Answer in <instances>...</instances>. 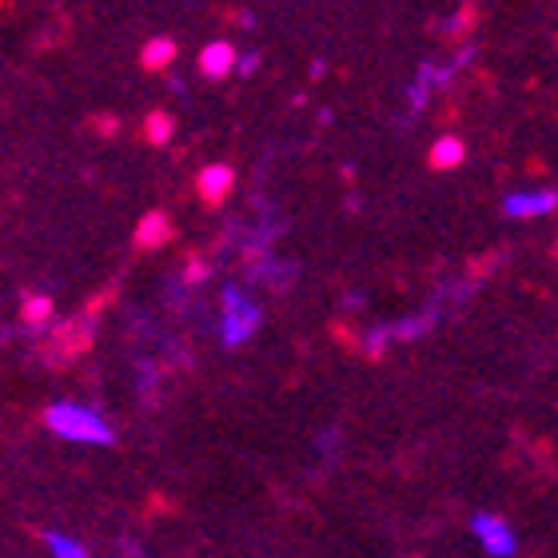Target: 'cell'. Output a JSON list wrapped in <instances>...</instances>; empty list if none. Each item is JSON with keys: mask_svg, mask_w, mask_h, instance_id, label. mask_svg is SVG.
<instances>
[{"mask_svg": "<svg viewBox=\"0 0 558 558\" xmlns=\"http://www.w3.org/2000/svg\"><path fill=\"white\" fill-rule=\"evenodd\" d=\"M471 60H475V45H463L447 60H423L415 69V76L408 81V88H403V117L408 120L423 117V112L435 105V96L447 93V88L471 69Z\"/></svg>", "mask_w": 558, "mask_h": 558, "instance_id": "cell-1", "label": "cell"}, {"mask_svg": "<svg viewBox=\"0 0 558 558\" xmlns=\"http://www.w3.org/2000/svg\"><path fill=\"white\" fill-rule=\"evenodd\" d=\"M45 423L52 435H60L64 442H84V447H108L117 439V430L105 415L88 403H52L45 411Z\"/></svg>", "mask_w": 558, "mask_h": 558, "instance_id": "cell-2", "label": "cell"}, {"mask_svg": "<svg viewBox=\"0 0 558 558\" xmlns=\"http://www.w3.org/2000/svg\"><path fill=\"white\" fill-rule=\"evenodd\" d=\"M264 324V307L247 288L240 283H223L220 288V343L223 348H244Z\"/></svg>", "mask_w": 558, "mask_h": 558, "instance_id": "cell-3", "label": "cell"}, {"mask_svg": "<svg viewBox=\"0 0 558 558\" xmlns=\"http://www.w3.org/2000/svg\"><path fill=\"white\" fill-rule=\"evenodd\" d=\"M439 319H442V295H435V300H430L427 307H418L415 315L367 327V331H363V351H367V355H384V351L396 348V343H415V339L427 336Z\"/></svg>", "mask_w": 558, "mask_h": 558, "instance_id": "cell-4", "label": "cell"}, {"mask_svg": "<svg viewBox=\"0 0 558 558\" xmlns=\"http://www.w3.org/2000/svg\"><path fill=\"white\" fill-rule=\"evenodd\" d=\"M471 538L487 558H514L519 555V531H514L502 514L495 511H475L471 514Z\"/></svg>", "mask_w": 558, "mask_h": 558, "instance_id": "cell-5", "label": "cell"}, {"mask_svg": "<svg viewBox=\"0 0 558 558\" xmlns=\"http://www.w3.org/2000/svg\"><path fill=\"white\" fill-rule=\"evenodd\" d=\"M502 211L511 220H547L558 211V187H519L502 196Z\"/></svg>", "mask_w": 558, "mask_h": 558, "instance_id": "cell-6", "label": "cell"}, {"mask_svg": "<svg viewBox=\"0 0 558 558\" xmlns=\"http://www.w3.org/2000/svg\"><path fill=\"white\" fill-rule=\"evenodd\" d=\"M252 283L256 288H271V291H279V288H291V279L300 276L295 271V264H288V259H279V256H264V259H256L252 264Z\"/></svg>", "mask_w": 558, "mask_h": 558, "instance_id": "cell-7", "label": "cell"}, {"mask_svg": "<svg viewBox=\"0 0 558 558\" xmlns=\"http://www.w3.org/2000/svg\"><path fill=\"white\" fill-rule=\"evenodd\" d=\"M235 52L228 40H216V45H208L204 52H199V72L208 76V81H223V76H232L235 72Z\"/></svg>", "mask_w": 558, "mask_h": 558, "instance_id": "cell-8", "label": "cell"}, {"mask_svg": "<svg viewBox=\"0 0 558 558\" xmlns=\"http://www.w3.org/2000/svg\"><path fill=\"white\" fill-rule=\"evenodd\" d=\"M232 184H235V175L228 163H211V168L199 172V192H204V199H223Z\"/></svg>", "mask_w": 558, "mask_h": 558, "instance_id": "cell-9", "label": "cell"}, {"mask_svg": "<svg viewBox=\"0 0 558 558\" xmlns=\"http://www.w3.org/2000/svg\"><path fill=\"white\" fill-rule=\"evenodd\" d=\"M45 547L52 558H93L81 538L69 535V531H45Z\"/></svg>", "mask_w": 558, "mask_h": 558, "instance_id": "cell-10", "label": "cell"}, {"mask_svg": "<svg viewBox=\"0 0 558 558\" xmlns=\"http://www.w3.org/2000/svg\"><path fill=\"white\" fill-rule=\"evenodd\" d=\"M466 148L459 136H439L435 140V148H430V163L435 168H454V163H463Z\"/></svg>", "mask_w": 558, "mask_h": 558, "instance_id": "cell-11", "label": "cell"}, {"mask_svg": "<svg viewBox=\"0 0 558 558\" xmlns=\"http://www.w3.org/2000/svg\"><path fill=\"white\" fill-rule=\"evenodd\" d=\"M172 57H175V45L168 36H156V40L144 48V64H148V69H163V64H172Z\"/></svg>", "mask_w": 558, "mask_h": 558, "instance_id": "cell-12", "label": "cell"}, {"mask_svg": "<svg viewBox=\"0 0 558 558\" xmlns=\"http://www.w3.org/2000/svg\"><path fill=\"white\" fill-rule=\"evenodd\" d=\"M48 315H52V303L45 300V295H36V300H28L24 303V319H28V324H45Z\"/></svg>", "mask_w": 558, "mask_h": 558, "instance_id": "cell-13", "label": "cell"}, {"mask_svg": "<svg viewBox=\"0 0 558 558\" xmlns=\"http://www.w3.org/2000/svg\"><path fill=\"white\" fill-rule=\"evenodd\" d=\"M163 216H148V220H144V228H140V244H160L163 240Z\"/></svg>", "mask_w": 558, "mask_h": 558, "instance_id": "cell-14", "label": "cell"}, {"mask_svg": "<svg viewBox=\"0 0 558 558\" xmlns=\"http://www.w3.org/2000/svg\"><path fill=\"white\" fill-rule=\"evenodd\" d=\"M148 136L156 140V144H163V140L172 136V120H168V117H151L148 120Z\"/></svg>", "mask_w": 558, "mask_h": 558, "instance_id": "cell-15", "label": "cell"}, {"mask_svg": "<svg viewBox=\"0 0 558 558\" xmlns=\"http://www.w3.org/2000/svg\"><path fill=\"white\" fill-rule=\"evenodd\" d=\"M336 447H339V430H324V435L315 439V451L324 454V459H331V454H336Z\"/></svg>", "mask_w": 558, "mask_h": 558, "instance_id": "cell-16", "label": "cell"}, {"mask_svg": "<svg viewBox=\"0 0 558 558\" xmlns=\"http://www.w3.org/2000/svg\"><path fill=\"white\" fill-rule=\"evenodd\" d=\"M235 72H240V76H256V72H259V57H256V52H247V57H235Z\"/></svg>", "mask_w": 558, "mask_h": 558, "instance_id": "cell-17", "label": "cell"}]
</instances>
